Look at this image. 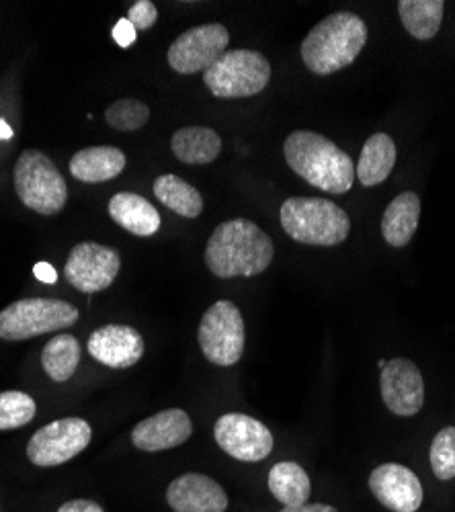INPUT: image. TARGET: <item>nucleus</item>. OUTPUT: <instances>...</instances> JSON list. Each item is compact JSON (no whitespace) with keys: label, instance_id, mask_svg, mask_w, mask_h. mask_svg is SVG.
Here are the masks:
<instances>
[{"label":"nucleus","instance_id":"nucleus-1","mask_svg":"<svg viewBox=\"0 0 455 512\" xmlns=\"http://www.w3.org/2000/svg\"><path fill=\"white\" fill-rule=\"evenodd\" d=\"M273 240L255 222L236 218L220 224L205 246V265L220 277H255L273 261Z\"/></svg>","mask_w":455,"mask_h":512},{"label":"nucleus","instance_id":"nucleus-2","mask_svg":"<svg viewBox=\"0 0 455 512\" xmlns=\"http://www.w3.org/2000/svg\"><path fill=\"white\" fill-rule=\"evenodd\" d=\"M283 154L289 168L316 189L343 195L355 183L353 158L320 134L306 130L289 134Z\"/></svg>","mask_w":455,"mask_h":512},{"label":"nucleus","instance_id":"nucleus-3","mask_svg":"<svg viewBox=\"0 0 455 512\" xmlns=\"http://www.w3.org/2000/svg\"><path fill=\"white\" fill-rule=\"evenodd\" d=\"M367 41V25L355 13H333L322 19L302 41V60L318 76L351 66Z\"/></svg>","mask_w":455,"mask_h":512},{"label":"nucleus","instance_id":"nucleus-4","mask_svg":"<svg viewBox=\"0 0 455 512\" xmlns=\"http://www.w3.org/2000/svg\"><path fill=\"white\" fill-rule=\"evenodd\" d=\"M281 226L289 238L308 246H337L347 240L351 220L337 203L320 197H292L281 205Z\"/></svg>","mask_w":455,"mask_h":512},{"label":"nucleus","instance_id":"nucleus-5","mask_svg":"<svg viewBox=\"0 0 455 512\" xmlns=\"http://www.w3.org/2000/svg\"><path fill=\"white\" fill-rule=\"evenodd\" d=\"M13 183L25 207L41 216H56L68 201V185L54 164L39 150H25L13 170Z\"/></svg>","mask_w":455,"mask_h":512},{"label":"nucleus","instance_id":"nucleus-6","mask_svg":"<svg viewBox=\"0 0 455 512\" xmlns=\"http://www.w3.org/2000/svg\"><path fill=\"white\" fill-rule=\"evenodd\" d=\"M203 80L218 99L253 97L267 89L271 64L259 52L232 50L203 72Z\"/></svg>","mask_w":455,"mask_h":512},{"label":"nucleus","instance_id":"nucleus-7","mask_svg":"<svg viewBox=\"0 0 455 512\" xmlns=\"http://www.w3.org/2000/svg\"><path fill=\"white\" fill-rule=\"evenodd\" d=\"M78 320V310L64 300H19L0 312V338L27 340L64 330Z\"/></svg>","mask_w":455,"mask_h":512},{"label":"nucleus","instance_id":"nucleus-8","mask_svg":"<svg viewBox=\"0 0 455 512\" xmlns=\"http://www.w3.org/2000/svg\"><path fill=\"white\" fill-rule=\"evenodd\" d=\"M199 345L210 363L220 367L236 365L244 353V320L240 310L228 302H216L203 314L199 324Z\"/></svg>","mask_w":455,"mask_h":512},{"label":"nucleus","instance_id":"nucleus-9","mask_svg":"<svg viewBox=\"0 0 455 512\" xmlns=\"http://www.w3.org/2000/svg\"><path fill=\"white\" fill-rule=\"evenodd\" d=\"M91 424L82 418H60L39 429L29 445L27 457L37 467H56L85 451L91 443Z\"/></svg>","mask_w":455,"mask_h":512},{"label":"nucleus","instance_id":"nucleus-10","mask_svg":"<svg viewBox=\"0 0 455 512\" xmlns=\"http://www.w3.org/2000/svg\"><path fill=\"white\" fill-rule=\"evenodd\" d=\"M230 33L222 23H205L181 33L169 48V64L179 74L212 68L228 50Z\"/></svg>","mask_w":455,"mask_h":512},{"label":"nucleus","instance_id":"nucleus-11","mask_svg":"<svg viewBox=\"0 0 455 512\" xmlns=\"http://www.w3.org/2000/svg\"><path fill=\"white\" fill-rule=\"evenodd\" d=\"M121 269L119 252L99 242L76 244L64 265V277L82 293H97L113 285Z\"/></svg>","mask_w":455,"mask_h":512},{"label":"nucleus","instance_id":"nucleus-12","mask_svg":"<svg viewBox=\"0 0 455 512\" xmlns=\"http://www.w3.org/2000/svg\"><path fill=\"white\" fill-rule=\"evenodd\" d=\"M214 437L220 449L230 457L246 463L263 461L273 451V435L267 426L246 414L230 412L218 418L214 426Z\"/></svg>","mask_w":455,"mask_h":512},{"label":"nucleus","instance_id":"nucleus-13","mask_svg":"<svg viewBox=\"0 0 455 512\" xmlns=\"http://www.w3.org/2000/svg\"><path fill=\"white\" fill-rule=\"evenodd\" d=\"M382 398L396 416H415L425 404V381L419 367L408 359H392L382 369Z\"/></svg>","mask_w":455,"mask_h":512},{"label":"nucleus","instance_id":"nucleus-14","mask_svg":"<svg viewBox=\"0 0 455 512\" xmlns=\"http://www.w3.org/2000/svg\"><path fill=\"white\" fill-rule=\"evenodd\" d=\"M374 496L394 512H417L423 504V486L417 474L400 463H384L369 476Z\"/></svg>","mask_w":455,"mask_h":512},{"label":"nucleus","instance_id":"nucleus-15","mask_svg":"<svg viewBox=\"0 0 455 512\" xmlns=\"http://www.w3.org/2000/svg\"><path fill=\"white\" fill-rule=\"evenodd\" d=\"M142 334L123 324H107L89 336V353L95 361L111 369H126L136 365L144 355Z\"/></svg>","mask_w":455,"mask_h":512},{"label":"nucleus","instance_id":"nucleus-16","mask_svg":"<svg viewBox=\"0 0 455 512\" xmlns=\"http://www.w3.org/2000/svg\"><path fill=\"white\" fill-rule=\"evenodd\" d=\"M193 433V422L185 410H162L136 424L132 443L140 451H167L183 445Z\"/></svg>","mask_w":455,"mask_h":512},{"label":"nucleus","instance_id":"nucleus-17","mask_svg":"<svg viewBox=\"0 0 455 512\" xmlns=\"http://www.w3.org/2000/svg\"><path fill=\"white\" fill-rule=\"evenodd\" d=\"M167 500L175 512H226L228 508L224 488L203 474H185L171 482Z\"/></svg>","mask_w":455,"mask_h":512},{"label":"nucleus","instance_id":"nucleus-18","mask_svg":"<svg viewBox=\"0 0 455 512\" xmlns=\"http://www.w3.org/2000/svg\"><path fill=\"white\" fill-rule=\"evenodd\" d=\"M109 216L123 230L134 236H154L160 230V213L158 209L144 199L142 195L121 191L115 193L109 201Z\"/></svg>","mask_w":455,"mask_h":512},{"label":"nucleus","instance_id":"nucleus-19","mask_svg":"<svg viewBox=\"0 0 455 512\" xmlns=\"http://www.w3.org/2000/svg\"><path fill=\"white\" fill-rule=\"evenodd\" d=\"M128 158L119 148L113 146H93L85 148L72 156L70 173L80 183H105L121 175L126 168Z\"/></svg>","mask_w":455,"mask_h":512},{"label":"nucleus","instance_id":"nucleus-20","mask_svg":"<svg viewBox=\"0 0 455 512\" xmlns=\"http://www.w3.org/2000/svg\"><path fill=\"white\" fill-rule=\"evenodd\" d=\"M421 220V199L417 193H400L384 211L382 234L394 248L406 246L415 236Z\"/></svg>","mask_w":455,"mask_h":512},{"label":"nucleus","instance_id":"nucleus-21","mask_svg":"<svg viewBox=\"0 0 455 512\" xmlns=\"http://www.w3.org/2000/svg\"><path fill=\"white\" fill-rule=\"evenodd\" d=\"M394 164H396L394 140L388 134H374L363 144L355 173L363 187H376L390 177Z\"/></svg>","mask_w":455,"mask_h":512},{"label":"nucleus","instance_id":"nucleus-22","mask_svg":"<svg viewBox=\"0 0 455 512\" xmlns=\"http://www.w3.org/2000/svg\"><path fill=\"white\" fill-rule=\"evenodd\" d=\"M171 148L173 154L185 164H212L222 152V138L212 127L189 125L175 132Z\"/></svg>","mask_w":455,"mask_h":512},{"label":"nucleus","instance_id":"nucleus-23","mask_svg":"<svg viewBox=\"0 0 455 512\" xmlns=\"http://www.w3.org/2000/svg\"><path fill=\"white\" fill-rule=\"evenodd\" d=\"M269 490L283 506H302L312 494V484L302 465L281 461L269 472Z\"/></svg>","mask_w":455,"mask_h":512},{"label":"nucleus","instance_id":"nucleus-24","mask_svg":"<svg viewBox=\"0 0 455 512\" xmlns=\"http://www.w3.org/2000/svg\"><path fill=\"white\" fill-rule=\"evenodd\" d=\"M443 0H400L398 13L404 29L421 41L433 39L443 21Z\"/></svg>","mask_w":455,"mask_h":512},{"label":"nucleus","instance_id":"nucleus-25","mask_svg":"<svg viewBox=\"0 0 455 512\" xmlns=\"http://www.w3.org/2000/svg\"><path fill=\"white\" fill-rule=\"evenodd\" d=\"M152 189H154L156 199L162 205H167L169 209H173L175 213H179V216L189 218V220L201 216V211H203L201 193L193 185L183 181L181 177L160 175L154 181Z\"/></svg>","mask_w":455,"mask_h":512},{"label":"nucleus","instance_id":"nucleus-26","mask_svg":"<svg viewBox=\"0 0 455 512\" xmlns=\"http://www.w3.org/2000/svg\"><path fill=\"white\" fill-rule=\"evenodd\" d=\"M80 363V343L72 334H58L41 351V365L56 383L68 381Z\"/></svg>","mask_w":455,"mask_h":512},{"label":"nucleus","instance_id":"nucleus-27","mask_svg":"<svg viewBox=\"0 0 455 512\" xmlns=\"http://www.w3.org/2000/svg\"><path fill=\"white\" fill-rule=\"evenodd\" d=\"M105 119L113 127V130L136 132L148 123L150 109L146 103H142L138 99H121L107 107Z\"/></svg>","mask_w":455,"mask_h":512},{"label":"nucleus","instance_id":"nucleus-28","mask_svg":"<svg viewBox=\"0 0 455 512\" xmlns=\"http://www.w3.org/2000/svg\"><path fill=\"white\" fill-rule=\"evenodd\" d=\"M35 416V400L25 392H0V431H13Z\"/></svg>","mask_w":455,"mask_h":512},{"label":"nucleus","instance_id":"nucleus-29","mask_svg":"<svg viewBox=\"0 0 455 512\" xmlns=\"http://www.w3.org/2000/svg\"><path fill=\"white\" fill-rule=\"evenodd\" d=\"M431 467L441 482L455 478V426H445L435 435L431 443Z\"/></svg>","mask_w":455,"mask_h":512},{"label":"nucleus","instance_id":"nucleus-30","mask_svg":"<svg viewBox=\"0 0 455 512\" xmlns=\"http://www.w3.org/2000/svg\"><path fill=\"white\" fill-rule=\"evenodd\" d=\"M156 19H158V9L154 7V3H150V0H138V3L130 7L128 21L134 25L136 31L152 29Z\"/></svg>","mask_w":455,"mask_h":512},{"label":"nucleus","instance_id":"nucleus-31","mask_svg":"<svg viewBox=\"0 0 455 512\" xmlns=\"http://www.w3.org/2000/svg\"><path fill=\"white\" fill-rule=\"evenodd\" d=\"M111 35H113V39L117 41L119 48H130V46L136 44L138 31L134 29V25H132L128 19H119L117 25L113 27Z\"/></svg>","mask_w":455,"mask_h":512},{"label":"nucleus","instance_id":"nucleus-32","mask_svg":"<svg viewBox=\"0 0 455 512\" xmlns=\"http://www.w3.org/2000/svg\"><path fill=\"white\" fill-rule=\"evenodd\" d=\"M58 512H105V510L97 502H93V500L78 498V500L64 502Z\"/></svg>","mask_w":455,"mask_h":512},{"label":"nucleus","instance_id":"nucleus-33","mask_svg":"<svg viewBox=\"0 0 455 512\" xmlns=\"http://www.w3.org/2000/svg\"><path fill=\"white\" fill-rule=\"evenodd\" d=\"M33 275H35V279H39L41 283H48V285H54L58 281V273L50 263H37L33 267Z\"/></svg>","mask_w":455,"mask_h":512},{"label":"nucleus","instance_id":"nucleus-34","mask_svg":"<svg viewBox=\"0 0 455 512\" xmlns=\"http://www.w3.org/2000/svg\"><path fill=\"white\" fill-rule=\"evenodd\" d=\"M281 512H339L330 504H302V506H285Z\"/></svg>","mask_w":455,"mask_h":512},{"label":"nucleus","instance_id":"nucleus-35","mask_svg":"<svg viewBox=\"0 0 455 512\" xmlns=\"http://www.w3.org/2000/svg\"><path fill=\"white\" fill-rule=\"evenodd\" d=\"M13 138V127L0 119V140H11Z\"/></svg>","mask_w":455,"mask_h":512},{"label":"nucleus","instance_id":"nucleus-36","mask_svg":"<svg viewBox=\"0 0 455 512\" xmlns=\"http://www.w3.org/2000/svg\"><path fill=\"white\" fill-rule=\"evenodd\" d=\"M386 365H388V361H386V359H380V361H378V367H380V369H384Z\"/></svg>","mask_w":455,"mask_h":512}]
</instances>
